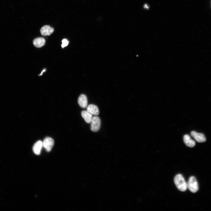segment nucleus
Here are the masks:
<instances>
[{
	"label": "nucleus",
	"mask_w": 211,
	"mask_h": 211,
	"mask_svg": "<svg viewBox=\"0 0 211 211\" xmlns=\"http://www.w3.org/2000/svg\"><path fill=\"white\" fill-rule=\"evenodd\" d=\"M174 182L178 189L181 191H185L187 188V183L181 174L177 175L174 177Z\"/></svg>",
	"instance_id": "f257e3e1"
},
{
	"label": "nucleus",
	"mask_w": 211,
	"mask_h": 211,
	"mask_svg": "<svg viewBox=\"0 0 211 211\" xmlns=\"http://www.w3.org/2000/svg\"><path fill=\"white\" fill-rule=\"evenodd\" d=\"M187 188L192 193H195L198 190L199 187L197 181L194 176L190 177L187 183Z\"/></svg>",
	"instance_id": "f03ea898"
},
{
	"label": "nucleus",
	"mask_w": 211,
	"mask_h": 211,
	"mask_svg": "<svg viewBox=\"0 0 211 211\" xmlns=\"http://www.w3.org/2000/svg\"><path fill=\"white\" fill-rule=\"evenodd\" d=\"M91 125V129L94 132L98 131L100 128L101 121L100 118L97 116L92 118Z\"/></svg>",
	"instance_id": "7ed1b4c3"
},
{
	"label": "nucleus",
	"mask_w": 211,
	"mask_h": 211,
	"mask_svg": "<svg viewBox=\"0 0 211 211\" xmlns=\"http://www.w3.org/2000/svg\"><path fill=\"white\" fill-rule=\"evenodd\" d=\"M43 146L46 151L50 152L54 145V140L51 138L47 137L45 138L42 142Z\"/></svg>",
	"instance_id": "20e7f679"
},
{
	"label": "nucleus",
	"mask_w": 211,
	"mask_h": 211,
	"mask_svg": "<svg viewBox=\"0 0 211 211\" xmlns=\"http://www.w3.org/2000/svg\"><path fill=\"white\" fill-rule=\"evenodd\" d=\"M190 134L195 140L198 142H204L206 140V138L204 135L203 133H198L195 131H192L191 132Z\"/></svg>",
	"instance_id": "39448f33"
},
{
	"label": "nucleus",
	"mask_w": 211,
	"mask_h": 211,
	"mask_svg": "<svg viewBox=\"0 0 211 211\" xmlns=\"http://www.w3.org/2000/svg\"><path fill=\"white\" fill-rule=\"evenodd\" d=\"M54 29L49 25H45L41 28L40 32L41 35L43 36L49 35L54 31Z\"/></svg>",
	"instance_id": "423d86ee"
},
{
	"label": "nucleus",
	"mask_w": 211,
	"mask_h": 211,
	"mask_svg": "<svg viewBox=\"0 0 211 211\" xmlns=\"http://www.w3.org/2000/svg\"><path fill=\"white\" fill-rule=\"evenodd\" d=\"M42 147V142L41 141L37 142L33 147V150L34 153L37 155H40Z\"/></svg>",
	"instance_id": "0eeeda50"
},
{
	"label": "nucleus",
	"mask_w": 211,
	"mask_h": 211,
	"mask_svg": "<svg viewBox=\"0 0 211 211\" xmlns=\"http://www.w3.org/2000/svg\"><path fill=\"white\" fill-rule=\"evenodd\" d=\"M78 103L82 108H84L87 107L88 101L85 95L82 94L79 96L78 99Z\"/></svg>",
	"instance_id": "6e6552de"
},
{
	"label": "nucleus",
	"mask_w": 211,
	"mask_h": 211,
	"mask_svg": "<svg viewBox=\"0 0 211 211\" xmlns=\"http://www.w3.org/2000/svg\"><path fill=\"white\" fill-rule=\"evenodd\" d=\"M86 111L92 115H97L99 114L98 107L93 104L89 105L87 107Z\"/></svg>",
	"instance_id": "1a4fd4ad"
},
{
	"label": "nucleus",
	"mask_w": 211,
	"mask_h": 211,
	"mask_svg": "<svg viewBox=\"0 0 211 211\" xmlns=\"http://www.w3.org/2000/svg\"><path fill=\"white\" fill-rule=\"evenodd\" d=\"M183 141L186 145L189 147H193L195 144V141L192 139L188 135H185L184 136Z\"/></svg>",
	"instance_id": "9d476101"
},
{
	"label": "nucleus",
	"mask_w": 211,
	"mask_h": 211,
	"mask_svg": "<svg viewBox=\"0 0 211 211\" xmlns=\"http://www.w3.org/2000/svg\"><path fill=\"white\" fill-rule=\"evenodd\" d=\"M45 42V39L42 37L38 38L33 41V44L37 47H40L43 46Z\"/></svg>",
	"instance_id": "9b49d317"
},
{
	"label": "nucleus",
	"mask_w": 211,
	"mask_h": 211,
	"mask_svg": "<svg viewBox=\"0 0 211 211\" xmlns=\"http://www.w3.org/2000/svg\"><path fill=\"white\" fill-rule=\"evenodd\" d=\"M81 115L82 117L86 123H89L91 122L92 118V114L86 110H84L81 112Z\"/></svg>",
	"instance_id": "f8f14e48"
},
{
	"label": "nucleus",
	"mask_w": 211,
	"mask_h": 211,
	"mask_svg": "<svg viewBox=\"0 0 211 211\" xmlns=\"http://www.w3.org/2000/svg\"><path fill=\"white\" fill-rule=\"evenodd\" d=\"M62 42L61 46L63 48L68 45L69 42L67 39H64L62 40Z\"/></svg>",
	"instance_id": "ddd939ff"
},
{
	"label": "nucleus",
	"mask_w": 211,
	"mask_h": 211,
	"mask_svg": "<svg viewBox=\"0 0 211 211\" xmlns=\"http://www.w3.org/2000/svg\"><path fill=\"white\" fill-rule=\"evenodd\" d=\"M46 71V69H44L43 70H42V71L41 72V73L39 75L41 76L42 75L43 73L44 72H45Z\"/></svg>",
	"instance_id": "4468645a"
}]
</instances>
